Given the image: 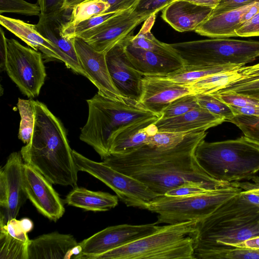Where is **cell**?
<instances>
[{"instance_id": "1", "label": "cell", "mask_w": 259, "mask_h": 259, "mask_svg": "<svg viewBox=\"0 0 259 259\" xmlns=\"http://www.w3.org/2000/svg\"><path fill=\"white\" fill-rule=\"evenodd\" d=\"M207 133H189L177 145L167 147L152 141L124 155H110L103 162L113 168L133 177L159 195L185 183L206 184L215 189L233 182L219 181L206 172L199 164L195 151Z\"/></svg>"}, {"instance_id": "2", "label": "cell", "mask_w": 259, "mask_h": 259, "mask_svg": "<svg viewBox=\"0 0 259 259\" xmlns=\"http://www.w3.org/2000/svg\"><path fill=\"white\" fill-rule=\"evenodd\" d=\"M240 184L242 191L199 222L195 259H210L222 249L259 236V184Z\"/></svg>"}, {"instance_id": "3", "label": "cell", "mask_w": 259, "mask_h": 259, "mask_svg": "<svg viewBox=\"0 0 259 259\" xmlns=\"http://www.w3.org/2000/svg\"><path fill=\"white\" fill-rule=\"evenodd\" d=\"M33 108L32 137L20 151L24 162L52 184L76 187L78 170L62 123L42 103L33 100Z\"/></svg>"}, {"instance_id": "4", "label": "cell", "mask_w": 259, "mask_h": 259, "mask_svg": "<svg viewBox=\"0 0 259 259\" xmlns=\"http://www.w3.org/2000/svg\"><path fill=\"white\" fill-rule=\"evenodd\" d=\"M87 102L88 117L79 138L92 146L103 160L110 155L112 142L117 132L136 122L158 118L138 102L115 101L99 93Z\"/></svg>"}, {"instance_id": "5", "label": "cell", "mask_w": 259, "mask_h": 259, "mask_svg": "<svg viewBox=\"0 0 259 259\" xmlns=\"http://www.w3.org/2000/svg\"><path fill=\"white\" fill-rule=\"evenodd\" d=\"M199 221L167 224L94 259H195Z\"/></svg>"}, {"instance_id": "6", "label": "cell", "mask_w": 259, "mask_h": 259, "mask_svg": "<svg viewBox=\"0 0 259 259\" xmlns=\"http://www.w3.org/2000/svg\"><path fill=\"white\" fill-rule=\"evenodd\" d=\"M195 156L206 172L223 182L252 179L259 171V145L244 136L211 143L203 140Z\"/></svg>"}, {"instance_id": "7", "label": "cell", "mask_w": 259, "mask_h": 259, "mask_svg": "<svg viewBox=\"0 0 259 259\" xmlns=\"http://www.w3.org/2000/svg\"><path fill=\"white\" fill-rule=\"evenodd\" d=\"M168 45L184 65L243 66L259 57V41L213 38Z\"/></svg>"}, {"instance_id": "8", "label": "cell", "mask_w": 259, "mask_h": 259, "mask_svg": "<svg viewBox=\"0 0 259 259\" xmlns=\"http://www.w3.org/2000/svg\"><path fill=\"white\" fill-rule=\"evenodd\" d=\"M242 190L240 182H233L229 186L193 196L160 195L148 204L147 210L157 214L158 224L200 221Z\"/></svg>"}, {"instance_id": "9", "label": "cell", "mask_w": 259, "mask_h": 259, "mask_svg": "<svg viewBox=\"0 0 259 259\" xmlns=\"http://www.w3.org/2000/svg\"><path fill=\"white\" fill-rule=\"evenodd\" d=\"M72 155L78 171L88 172L104 183L128 207L147 210L148 204L160 196L136 179L103 162L92 160L74 150Z\"/></svg>"}, {"instance_id": "10", "label": "cell", "mask_w": 259, "mask_h": 259, "mask_svg": "<svg viewBox=\"0 0 259 259\" xmlns=\"http://www.w3.org/2000/svg\"><path fill=\"white\" fill-rule=\"evenodd\" d=\"M6 71L21 93L28 98L37 96L46 77L41 54L22 45L14 38H6Z\"/></svg>"}, {"instance_id": "11", "label": "cell", "mask_w": 259, "mask_h": 259, "mask_svg": "<svg viewBox=\"0 0 259 259\" xmlns=\"http://www.w3.org/2000/svg\"><path fill=\"white\" fill-rule=\"evenodd\" d=\"M155 222L144 225L122 224L108 227L78 243L79 253L73 258L94 259L114 248L128 244L156 231Z\"/></svg>"}, {"instance_id": "12", "label": "cell", "mask_w": 259, "mask_h": 259, "mask_svg": "<svg viewBox=\"0 0 259 259\" xmlns=\"http://www.w3.org/2000/svg\"><path fill=\"white\" fill-rule=\"evenodd\" d=\"M147 18L131 8L108 19L77 37L87 41L99 53H106L116 45L133 35L135 28Z\"/></svg>"}, {"instance_id": "13", "label": "cell", "mask_w": 259, "mask_h": 259, "mask_svg": "<svg viewBox=\"0 0 259 259\" xmlns=\"http://www.w3.org/2000/svg\"><path fill=\"white\" fill-rule=\"evenodd\" d=\"M73 39L80 65L87 73V78L98 89V93L115 101H135L124 97L114 85L107 67L106 53L98 52L80 38Z\"/></svg>"}, {"instance_id": "14", "label": "cell", "mask_w": 259, "mask_h": 259, "mask_svg": "<svg viewBox=\"0 0 259 259\" xmlns=\"http://www.w3.org/2000/svg\"><path fill=\"white\" fill-rule=\"evenodd\" d=\"M23 184L27 198L41 214L54 222L63 216L65 208L52 184L25 162L23 165Z\"/></svg>"}, {"instance_id": "15", "label": "cell", "mask_w": 259, "mask_h": 259, "mask_svg": "<svg viewBox=\"0 0 259 259\" xmlns=\"http://www.w3.org/2000/svg\"><path fill=\"white\" fill-rule=\"evenodd\" d=\"M123 41L106 53V63L113 84L119 92L125 98L138 102L144 75L128 59Z\"/></svg>"}, {"instance_id": "16", "label": "cell", "mask_w": 259, "mask_h": 259, "mask_svg": "<svg viewBox=\"0 0 259 259\" xmlns=\"http://www.w3.org/2000/svg\"><path fill=\"white\" fill-rule=\"evenodd\" d=\"M189 94H193L189 87L165 76H144L138 104L159 118L172 101Z\"/></svg>"}, {"instance_id": "17", "label": "cell", "mask_w": 259, "mask_h": 259, "mask_svg": "<svg viewBox=\"0 0 259 259\" xmlns=\"http://www.w3.org/2000/svg\"><path fill=\"white\" fill-rule=\"evenodd\" d=\"M259 10V1L225 12L210 14L195 31L211 38L237 36L236 30Z\"/></svg>"}, {"instance_id": "18", "label": "cell", "mask_w": 259, "mask_h": 259, "mask_svg": "<svg viewBox=\"0 0 259 259\" xmlns=\"http://www.w3.org/2000/svg\"><path fill=\"white\" fill-rule=\"evenodd\" d=\"M128 37L123 41L126 54L134 67L144 76L164 77L184 66L179 57L135 47L128 42Z\"/></svg>"}, {"instance_id": "19", "label": "cell", "mask_w": 259, "mask_h": 259, "mask_svg": "<svg viewBox=\"0 0 259 259\" xmlns=\"http://www.w3.org/2000/svg\"><path fill=\"white\" fill-rule=\"evenodd\" d=\"M0 24L33 49L40 51L46 58L61 60L67 67L76 72L69 58L52 42L45 38L37 31L35 25L2 15H0Z\"/></svg>"}, {"instance_id": "20", "label": "cell", "mask_w": 259, "mask_h": 259, "mask_svg": "<svg viewBox=\"0 0 259 259\" xmlns=\"http://www.w3.org/2000/svg\"><path fill=\"white\" fill-rule=\"evenodd\" d=\"M20 152L12 153L2 167L7 186V205L1 210L0 223L6 224L16 219L19 210L27 198L23 188V165L24 162Z\"/></svg>"}, {"instance_id": "21", "label": "cell", "mask_w": 259, "mask_h": 259, "mask_svg": "<svg viewBox=\"0 0 259 259\" xmlns=\"http://www.w3.org/2000/svg\"><path fill=\"white\" fill-rule=\"evenodd\" d=\"M79 253L73 235L54 232L29 240L28 259H67Z\"/></svg>"}, {"instance_id": "22", "label": "cell", "mask_w": 259, "mask_h": 259, "mask_svg": "<svg viewBox=\"0 0 259 259\" xmlns=\"http://www.w3.org/2000/svg\"><path fill=\"white\" fill-rule=\"evenodd\" d=\"M32 228V222L27 218L0 223V259H28L27 233Z\"/></svg>"}, {"instance_id": "23", "label": "cell", "mask_w": 259, "mask_h": 259, "mask_svg": "<svg viewBox=\"0 0 259 259\" xmlns=\"http://www.w3.org/2000/svg\"><path fill=\"white\" fill-rule=\"evenodd\" d=\"M213 9L186 1L175 0L162 10V18L179 32L194 30L210 16Z\"/></svg>"}, {"instance_id": "24", "label": "cell", "mask_w": 259, "mask_h": 259, "mask_svg": "<svg viewBox=\"0 0 259 259\" xmlns=\"http://www.w3.org/2000/svg\"><path fill=\"white\" fill-rule=\"evenodd\" d=\"M225 121L224 118L199 106L179 116L158 118L155 124L158 132L179 133L206 131Z\"/></svg>"}, {"instance_id": "25", "label": "cell", "mask_w": 259, "mask_h": 259, "mask_svg": "<svg viewBox=\"0 0 259 259\" xmlns=\"http://www.w3.org/2000/svg\"><path fill=\"white\" fill-rule=\"evenodd\" d=\"M158 119L155 117L136 122L117 132L112 142L110 155L126 154L147 144L158 132L155 124Z\"/></svg>"}, {"instance_id": "26", "label": "cell", "mask_w": 259, "mask_h": 259, "mask_svg": "<svg viewBox=\"0 0 259 259\" xmlns=\"http://www.w3.org/2000/svg\"><path fill=\"white\" fill-rule=\"evenodd\" d=\"M63 12L50 17L39 15L38 21L35 25L36 28L45 38L52 42L69 58L76 68V73L87 78V73L80 65L74 48L73 39H67L62 34V27L68 20L65 21L63 19Z\"/></svg>"}, {"instance_id": "27", "label": "cell", "mask_w": 259, "mask_h": 259, "mask_svg": "<svg viewBox=\"0 0 259 259\" xmlns=\"http://www.w3.org/2000/svg\"><path fill=\"white\" fill-rule=\"evenodd\" d=\"M118 198L117 196L107 192L76 187L66 196L65 203L87 210L105 211L118 204Z\"/></svg>"}, {"instance_id": "28", "label": "cell", "mask_w": 259, "mask_h": 259, "mask_svg": "<svg viewBox=\"0 0 259 259\" xmlns=\"http://www.w3.org/2000/svg\"><path fill=\"white\" fill-rule=\"evenodd\" d=\"M156 15L150 16L144 22L141 29L136 35L128 38L130 44L135 47L160 54L179 57L169 47L168 44L162 42L157 39L151 32L155 21Z\"/></svg>"}, {"instance_id": "29", "label": "cell", "mask_w": 259, "mask_h": 259, "mask_svg": "<svg viewBox=\"0 0 259 259\" xmlns=\"http://www.w3.org/2000/svg\"><path fill=\"white\" fill-rule=\"evenodd\" d=\"M238 69L212 74L186 85L195 95L212 94L242 78Z\"/></svg>"}, {"instance_id": "30", "label": "cell", "mask_w": 259, "mask_h": 259, "mask_svg": "<svg viewBox=\"0 0 259 259\" xmlns=\"http://www.w3.org/2000/svg\"><path fill=\"white\" fill-rule=\"evenodd\" d=\"M241 67L236 65L215 66L184 65L165 77L176 82L186 85L212 74L238 69Z\"/></svg>"}, {"instance_id": "31", "label": "cell", "mask_w": 259, "mask_h": 259, "mask_svg": "<svg viewBox=\"0 0 259 259\" xmlns=\"http://www.w3.org/2000/svg\"><path fill=\"white\" fill-rule=\"evenodd\" d=\"M21 117L18 138L24 144L31 140L34 123V112L33 100L19 98L17 104Z\"/></svg>"}, {"instance_id": "32", "label": "cell", "mask_w": 259, "mask_h": 259, "mask_svg": "<svg viewBox=\"0 0 259 259\" xmlns=\"http://www.w3.org/2000/svg\"><path fill=\"white\" fill-rule=\"evenodd\" d=\"M109 5L103 0L87 2L76 6L71 11L69 24H74L88 19L93 16L106 13Z\"/></svg>"}, {"instance_id": "33", "label": "cell", "mask_w": 259, "mask_h": 259, "mask_svg": "<svg viewBox=\"0 0 259 259\" xmlns=\"http://www.w3.org/2000/svg\"><path fill=\"white\" fill-rule=\"evenodd\" d=\"M120 12H106L74 24H69L66 21L62 27V34L67 39L73 38L100 25Z\"/></svg>"}, {"instance_id": "34", "label": "cell", "mask_w": 259, "mask_h": 259, "mask_svg": "<svg viewBox=\"0 0 259 259\" xmlns=\"http://www.w3.org/2000/svg\"><path fill=\"white\" fill-rule=\"evenodd\" d=\"M200 107L229 121L235 116L229 105L212 94H196Z\"/></svg>"}, {"instance_id": "35", "label": "cell", "mask_w": 259, "mask_h": 259, "mask_svg": "<svg viewBox=\"0 0 259 259\" xmlns=\"http://www.w3.org/2000/svg\"><path fill=\"white\" fill-rule=\"evenodd\" d=\"M199 106L195 94L183 95L172 101L162 111L159 118L164 119L179 116Z\"/></svg>"}, {"instance_id": "36", "label": "cell", "mask_w": 259, "mask_h": 259, "mask_svg": "<svg viewBox=\"0 0 259 259\" xmlns=\"http://www.w3.org/2000/svg\"><path fill=\"white\" fill-rule=\"evenodd\" d=\"M215 93H235L259 98V74L242 78Z\"/></svg>"}, {"instance_id": "37", "label": "cell", "mask_w": 259, "mask_h": 259, "mask_svg": "<svg viewBox=\"0 0 259 259\" xmlns=\"http://www.w3.org/2000/svg\"><path fill=\"white\" fill-rule=\"evenodd\" d=\"M229 122L235 124L245 137L259 145V116L235 115Z\"/></svg>"}, {"instance_id": "38", "label": "cell", "mask_w": 259, "mask_h": 259, "mask_svg": "<svg viewBox=\"0 0 259 259\" xmlns=\"http://www.w3.org/2000/svg\"><path fill=\"white\" fill-rule=\"evenodd\" d=\"M15 13L26 16H39L40 9L37 4L24 0H0V14Z\"/></svg>"}, {"instance_id": "39", "label": "cell", "mask_w": 259, "mask_h": 259, "mask_svg": "<svg viewBox=\"0 0 259 259\" xmlns=\"http://www.w3.org/2000/svg\"><path fill=\"white\" fill-rule=\"evenodd\" d=\"M259 259V249L243 247H232L222 249L210 259Z\"/></svg>"}, {"instance_id": "40", "label": "cell", "mask_w": 259, "mask_h": 259, "mask_svg": "<svg viewBox=\"0 0 259 259\" xmlns=\"http://www.w3.org/2000/svg\"><path fill=\"white\" fill-rule=\"evenodd\" d=\"M217 190L202 183L190 182L185 183L166 192L164 194L168 196H189L200 194Z\"/></svg>"}, {"instance_id": "41", "label": "cell", "mask_w": 259, "mask_h": 259, "mask_svg": "<svg viewBox=\"0 0 259 259\" xmlns=\"http://www.w3.org/2000/svg\"><path fill=\"white\" fill-rule=\"evenodd\" d=\"M174 0H139L133 11L139 16L148 18L156 15Z\"/></svg>"}, {"instance_id": "42", "label": "cell", "mask_w": 259, "mask_h": 259, "mask_svg": "<svg viewBox=\"0 0 259 259\" xmlns=\"http://www.w3.org/2000/svg\"><path fill=\"white\" fill-rule=\"evenodd\" d=\"M229 105L236 107L259 106V98L235 93H212Z\"/></svg>"}, {"instance_id": "43", "label": "cell", "mask_w": 259, "mask_h": 259, "mask_svg": "<svg viewBox=\"0 0 259 259\" xmlns=\"http://www.w3.org/2000/svg\"><path fill=\"white\" fill-rule=\"evenodd\" d=\"M65 0H37L40 9V15L50 17L62 13L64 10Z\"/></svg>"}, {"instance_id": "44", "label": "cell", "mask_w": 259, "mask_h": 259, "mask_svg": "<svg viewBox=\"0 0 259 259\" xmlns=\"http://www.w3.org/2000/svg\"><path fill=\"white\" fill-rule=\"evenodd\" d=\"M236 33L240 37L259 36V10L237 29Z\"/></svg>"}, {"instance_id": "45", "label": "cell", "mask_w": 259, "mask_h": 259, "mask_svg": "<svg viewBox=\"0 0 259 259\" xmlns=\"http://www.w3.org/2000/svg\"><path fill=\"white\" fill-rule=\"evenodd\" d=\"M259 0H221L210 14H219L248 5Z\"/></svg>"}, {"instance_id": "46", "label": "cell", "mask_w": 259, "mask_h": 259, "mask_svg": "<svg viewBox=\"0 0 259 259\" xmlns=\"http://www.w3.org/2000/svg\"><path fill=\"white\" fill-rule=\"evenodd\" d=\"M109 5L106 12H119L134 8L139 0H103Z\"/></svg>"}, {"instance_id": "47", "label": "cell", "mask_w": 259, "mask_h": 259, "mask_svg": "<svg viewBox=\"0 0 259 259\" xmlns=\"http://www.w3.org/2000/svg\"><path fill=\"white\" fill-rule=\"evenodd\" d=\"M234 115H243L259 116V106L236 107L229 105Z\"/></svg>"}, {"instance_id": "48", "label": "cell", "mask_w": 259, "mask_h": 259, "mask_svg": "<svg viewBox=\"0 0 259 259\" xmlns=\"http://www.w3.org/2000/svg\"><path fill=\"white\" fill-rule=\"evenodd\" d=\"M7 205V191L5 176L1 167L0 169V206L1 210L6 209Z\"/></svg>"}, {"instance_id": "49", "label": "cell", "mask_w": 259, "mask_h": 259, "mask_svg": "<svg viewBox=\"0 0 259 259\" xmlns=\"http://www.w3.org/2000/svg\"><path fill=\"white\" fill-rule=\"evenodd\" d=\"M0 68L1 70H6V62L7 59V42L6 37L4 31L0 28Z\"/></svg>"}, {"instance_id": "50", "label": "cell", "mask_w": 259, "mask_h": 259, "mask_svg": "<svg viewBox=\"0 0 259 259\" xmlns=\"http://www.w3.org/2000/svg\"><path fill=\"white\" fill-rule=\"evenodd\" d=\"M242 78L259 74V63L251 66H243L238 69Z\"/></svg>"}, {"instance_id": "51", "label": "cell", "mask_w": 259, "mask_h": 259, "mask_svg": "<svg viewBox=\"0 0 259 259\" xmlns=\"http://www.w3.org/2000/svg\"><path fill=\"white\" fill-rule=\"evenodd\" d=\"M232 247H243L254 249H259V236H257L242 242L235 244Z\"/></svg>"}, {"instance_id": "52", "label": "cell", "mask_w": 259, "mask_h": 259, "mask_svg": "<svg viewBox=\"0 0 259 259\" xmlns=\"http://www.w3.org/2000/svg\"><path fill=\"white\" fill-rule=\"evenodd\" d=\"M175 1V0H174ZM186 1L197 5L204 6L214 9L220 2L221 0H182Z\"/></svg>"}, {"instance_id": "53", "label": "cell", "mask_w": 259, "mask_h": 259, "mask_svg": "<svg viewBox=\"0 0 259 259\" xmlns=\"http://www.w3.org/2000/svg\"><path fill=\"white\" fill-rule=\"evenodd\" d=\"M94 1L96 0H65L64 10L71 11L76 6L80 4Z\"/></svg>"}, {"instance_id": "54", "label": "cell", "mask_w": 259, "mask_h": 259, "mask_svg": "<svg viewBox=\"0 0 259 259\" xmlns=\"http://www.w3.org/2000/svg\"><path fill=\"white\" fill-rule=\"evenodd\" d=\"M251 180L253 181L256 182L257 183H258L259 184V177L255 176L253 178H252Z\"/></svg>"}]
</instances>
